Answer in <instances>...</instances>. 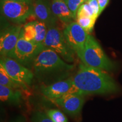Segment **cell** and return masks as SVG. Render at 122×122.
Here are the masks:
<instances>
[{
	"mask_svg": "<svg viewBox=\"0 0 122 122\" xmlns=\"http://www.w3.org/2000/svg\"><path fill=\"white\" fill-rule=\"evenodd\" d=\"M91 1V0H86V2H88V1Z\"/></svg>",
	"mask_w": 122,
	"mask_h": 122,
	"instance_id": "obj_27",
	"label": "cell"
},
{
	"mask_svg": "<svg viewBox=\"0 0 122 122\" xmlns=\"http://www.w3.org/2000/svg\"><path fill=\"white\" fill-rule=\"evenodd\" d=\"M32 122H54L47 115L46 112L37 111L35 112L32 116Z\"/></svg>",
	"mask_w": 122,
	"mask_h": 122,
	"instance_id": "obj_22",
	"label": "cell"
},
{
	"mask_svg": "<svg viewBox=\"0 0 122 122\" xmlns=\"http://www.w3.org/2000/svg\"><path fill=\"white\" fill-rule=\"evenodd\" d=\"M32 67L38 77L66 72L75 68L74 65L67 63L57 53L46 48L35 58Z\"/></svg>",
	"mask_w": 122,
	"mask_h": 122,
	"instance_id": "obj_2",
	"label": "cell"
},
{
	"mask_svg": "<svg viewBox=\"0 0 122 122\" xmlns=\"http://www.w3.org/2000/svg\"><path fill=\"white\" fill-rule=\"evenodd\" d=\"M46 114L54 122H68L67 117L58 110H48L46 111Z\"/></svg>",
	"mask_w": 122,
	"mask_h": 122,
	"instance_id": "obj_19",
	"label": "cell"
},
{
	"mask_svg": "<svg viewBox=\"0 0 122 122\" xmlns=\"http://www.w3.org/2000/svg\"><path fill=\"white\" fill-rule=\"evenodd\" d=\"M80 59L84 65L105 71H112L117 68V64L107 57L98 42L90 35Z\"/></svg>",
	"mask_w": 122,
	"mask_h": 122,
	"instance_id": "obj_3",
	"label": "cell"
},
{
	"mask_svg": "<svg viewBox=\"0 0 122 122\" xmlns=\"http://www.w3.org/2000/svg\"><path fill=\"white\" fill-rule=\"evenodd\" d=\"M11 122H23V121L22 119H17L16 120H13V121H11Z\"/></svg>",
	"mask_w": 122,
	"mask_h": 122,
	"instance_id": "obj_26",
	"label": "cell"
},
{
	"mask_svg": "<svg viewBox=\"0 0 122 122\" xmlns=\"http://www.w3.org/2000/svg\"><path fill=\"white\" fill-rule=\"evenodd\" d=\"M1 65L7 74L23 90H26L27 86L31 84L34 74L30 69L15 60L9 57H1Z\"/></svg>",
	"mask_w": 122,
	"mask_h": 122,
	"instance_id": "obj_6",
	"label": "cell"
},
{
	"mask_svg": "<svg viewBox=\"0 0 122 122\" xmlns=\"http://www.w3.org/2000/svg\"><path fill=\"white\" fill-rule=\"evenodd\" d=\"M35 26L36 30L35 42L43 44L48 32V27L45 23L39 20L35 21Z\"/></svg>",
	"mask_w": 122,
	"mask_h": 122,
	"instance_id": "obj_16",
	"label": "cell"
},
{
	"mask_svg": "<svg viewBox=\"0 0 122 122\" xmlns=\"http://www.w3.org/2000/svg\"><path fill=\"white\" fill-rule=\"evenodd\" d=\"M54 103L70 117L79 118L84 103V96L75 93H68L61 98L51 100Z\"/></svg>",
	"mask_w": 122,
	"mask_h": 122,
	"instance_id": "obj_9",
	"label": "cell"
},
{
	"mask_svg": "<svg viewBox=\"0 0 122 122\" xmlns=\"http://www.w3.org/2000/svg\"><path fill=\"white\" fill-rule=\"evenodd\" d=\"M45 48L42 44L26 40L21 30L11 58L14 59L24 66H29L30 65H32L35 58Z\"/></svg>",
	"mask_w": 122,
	"mask_h": 122,
	"instance_id": "obj_5",
	"label": "cell"
},
{
	"mask_svg": "<svg viewBox=\"0 0 122 122\" xmlns=\"http://www.w3.org/2000/svg\"><path fill=\"white\" fill-rule=\"evenodd\" d=\"M63 33L68 45L80 58L83 54L89 33L75 21L65 27Z\"/></svg>",
	"mask_w": 122,
	"mask_h": 122,
	"instance_id": "obj_8",
	"label": "cell"
},
{
	"mask_svg": "<svg viewBox=\"0 0 122 122\" xmlns=\"http://www.w3.org/2000/svg\"><path fill=\"white\" fill-rule=\"evenodd\" d=\"M90 6L91 7L92 9L94 12V15L96 18H98L100 15V7H99L98 2L97 0H91L87 2Z\"/></svg>",
	"mask_w": 122,
	"mask_h": 122,
	"instance_id": "obj_23",
	"label": "cell"
},
{
	"mask_svg": "<svg viewBox=\"0 0 122 122\" xmlns=\"http://www.w3.org/2000/svg\"><path fill=\"white\" fill-rule=\"evenodd\" d=\"M98 2L99 7H100V15L102 13L105 7L109 4L110 0H97Z\"/></svg>",
	"mask_w": 122,
	"mask_h": 122,
	"instance_id": "obj_24",
	"label": "cell"
},
{
	"mask_svg": "<svg viewBox=\"0 0 122 122\" xmlns=\"http://www.w3.org/2000/svg\"><path fill=\"white\" fill-rule=\"evenodd\" d=\"M0 99L3 102L7 104L19 105L23 101L22 92L0 85Z\"/></svg>",
	"mask_w": 122,
	"mask_h": 122,
	"instance_id": "obj_14",
	"label": "cell"
},
{
	"mask_svg": "<svg viewBox=\"0 0 122 122\" xmlns=\"http://www.w3.org/2000/svg\"><path fill=\"white\" fill-rule=\"evenodd\" d=\"M77 15H84V16H88L90 17H92L97 19V18L94 15V12L92 9L91 7L90 6L89 4L87 2L84 3L83 5H81L79 7L78 11L77 12Z\"/></svg>",
	"mask_w": 122,
	"mask_h": 122,
	"instance_id": "obj_21",
	"label": "cell"
},
{
	"mask_svg": "<svg viewBox=\"0 0 122 122\" xmlns=\"http://www.w3.org/2000/svg\"><path fill=\"white\" fill-rule=\"evenodd\" d=\"M0 6L3 16L15 23L25 22L30 15H33L32 4L1 0Z\"/></svg>",
	"mask_w": 122,
	"mask_h": 122,
	"instance_id": "obj_7",
	"label": "cell"
},
{
	"mask_svg": "<svg viewBox=\"0 0 122 122\" xmlns=\"http://www.w3.org/2000/svg\"><path fill=\"white\" fill-rule=\"evenodd\" d=\"M32 6L33 15L38 20L45 23L48 27L56 25L58 19L52 11L50 0H35Z\"/></svg>",
	"mask_w": 122,
	"mask_h": 122,
	"instance_id": "obj_12",
	"label": "cell"
},
{
	"mask_svg": "<svg viewBox=\"0 0 122 122\" xmlns=\"http://www.w3.org/2000/svg\"><path fill=\"white\" fill-rule=\"evenodd\" d=\"M43 44L46 48L57 53L66 62L72 63L74 61L75 53L67 42L63 31L56 25L48 27Z\"/></svg>",
	"mask_w": 122,
	"mask_h": 122,
	"instance_id": "obj_4",
	"label": "cell"
},
{
	"mask_svg": "<svg viewBox=\"0 0 122 122\" xmlns=\"http://www.w3.org/2000/svg\"><path fill=\"white\" fill-rule=\"evenodd\" d=\"M22 32L24 39L28 41L34 42L36 36L35 21L27 23L22 29Z\"/></svg>",
	"mask_w": 122,
	"mask_h": 122,
	"instance_id": "obj_18",
	"label": "cell"
},
{
	"mask_svg": "<svg viewBox=\"0 0 122 122\" xmlns=\"http://www.w3.org/2000/svg\"><path fill=\"white\" fill-rule=\"evenodd\" d=\"M6 1H16V2H22L29 3V4H33V0H6Z\"/></svg>",
	"mask_w": 122,
	"mask_h": 122,
	"instance_id": "obj_25",
	"label": "cell"
},
{
	"mask_svg": "<svg viewBox=\"0 0 122 122\" xmlns=\"http://www.w3.org/2000/svg\"><path fill=\"white\" fill-rule=\"evenodd\" d=\"M76 22L88 33L92 32L96 20L95 18L84 15H77Z\"/></svg>",
	"mask_w": 122,
	"mask_h": 122,
	"instance_id": "obj_17",
	"label": "cell"
},
{
	"mask_svg": "<svg viewBox=\"0 0 122 122\" xmlns=\"http://www.w3.org/2000/svg\"><path fill=\"white\" fill-rule=\"evenodd\" d=\"M72 86L73 77H70L46 86H42L41 91L44 96L51 101L69 93Z\"/></svg>",
	"mask_w": 122,
	"mask_h": 122,
	"instance_id": "obj_11",
	"label": "cell"
},
{
	"mask_svg": "<svg viewBox=\"0 0 122 122\" xmlns=\"http://www.w3.org/2000/svg\"><path fill=\"white\" fill-rule=\"evenodd\" d=\"M51 6L55 16L64 23L68 24L76 20L64 0H51Z\"/></svg>",
	"mask_w": 122,
	"mask_h": 122,
	"instance_id": "obj_13",
	"label": "cell"
},
{
	"mask_svg": "<svg viewBox=\"0 0 122 122\" xmlns=\"http://www.w3.org/2000/svg\"><path fill=\"white\" fill-rule=\"evenodd\" d=\"M0 85L15 89L23 90L22 88L7 74L4 68L0 65Z\"/></svg>",
	"mask_w": 122,
	"mask_h": 122,
	"instance_id": "obj_15",
	"label": "cell"
},
{
	"mask_svg": "<svg viewBox=\"0 0 122 122\" xmlns=\"http://www.w3.org/2000/svg\"><path fill=\"white\" fill-rule=\"evenodd\" d=\"M121 91L115 80L106 71L80 64L73 77V86L69 93L111 94Z\"/></svg>",
	"mask_w": 122,
	"mask_h": 122,
	"instance_id": "obj_1",
	"label": "cell"
},
{
	"mask_svg": "<svg viewBox=\"0 0 122 122\" xmlns=\"http://www.w3.org/2000/svg\"><path fill=\"white\" fill-rule=\"evenodd\" d=\"M22 27L21 25H11L1 32L0 53L1 57L11 58L19 40Z\"/></svg>",
	"mask_w": 122,
	"mask_h": 122,
	"instance_id": "obj_10",
	"label": "cell"
},
{
	"mask_svg": "<svg viewBox=\"0 0 122 122\" xmlns=\"http://www.w3.org/2000/svg\"><path fill=\"white\" fill-rule=\"evenodd\" d=\"M64 1L76 19V15L79 8L81 5L86 2V0H64Z\"/></svg>",
	"mask_w": 122,
	"mask_h": 122,
	"instance_id": "obj_20",
	"label": "cell"
}]
</instances>
